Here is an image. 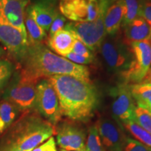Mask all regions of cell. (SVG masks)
Wrapping results in <instances>:
<instances>
[{
    "mask_svg": "<svg viewBox=\"0 0 151 151\" xmlns=\"http://www.w3.org/2000/svg\"><path fill=\"white\" fill-rule=\"evenodd\" d=\"M48 79L58 94L62 116L83 122L93 116L99 97L91 82L69 75H55Z\"/></svg>",
    "mask_w": 151,
    "mask_h": 151,
    "instance_id": "obj_1",
    "label": "cell"
},
{
    "mask_svg": "<svg viewBox=\"0 0 151 151\" xmlns=\"http://www.w3.org/2000/svg\"><path fill=\"white\" fill-rule=\"evenodd\" d=\"M17 65L39 80L55 75H69L91 82L88 67L76 65L55 54L43 43L29 45L27 51Z\"/></svg>",
    "mask_w": 151,
    "mask_h": 151,
    "instance_id": "obj_2",
    "label": "cell"
},
{
    "mask_svg": "<svg viewBox=\"0 0 151 151\" xmlns=\"http://www.w3.org/2000/svg\"><path fill=\"white\" fill-rule=\"evenodd\" d=\"M55 127L34 109L24 111L0 135V145L32 151L55 134Z\"/></svg>",
    "mask_w": 151,
    "mask_h": 151,
    "instance_id": "obj_3",
    "label": "cell"
},
{
    "mask_svg": "<svg viewBox=\"0 0 151 151\" xmlns=\"http://www.w3.org/2000/svg\"><path fill=\"white\" fill-rule=\"evenodd\" d=\"M39 81L16 65L0 98L14 104L21 112L32 110L35 106L37 86Z\"/></svg>",
    "mask_w": 151,
    "mask_h": 151,
    "instance_id": "obj_4",
    "label": "cell"
},
{
    "mask_svg": "<svg viewBox=\"0 0 151 151\" xmlns=\"http://www.w3.org/2000/svg\"><path fill=\"white\" fill-rule=\"evenodd\" d=\"M107 70L121 74L129 69L134 60L131 48L116 35H109L99 48Z\"/></svg>",
    "mask_w": 151,
    "mask_h": 151,
    "instance_id": "obj_5",
    "label": "cell"
},
{
    "mask_svg": "<svg viewBox=\"0 0 151 151\" xmlns=\"http://www.w3.org/2000/svg\"><path fill=\"white\" fill-rule=\"evenodd\" d=\"M33 109L54 127L61 121L62 115L58 94L48 78L41 79L37 83Z\"/></svg>",
    "mask_w": 151,
    "mask_h": 151,
    "instance_id": "obj_6",
    "label": "cell"
},
{
    "mask_svg": "<svg viewBox=\"0 0 151 151\" xmlns=\"http://www.w3.org/2000/svg\"><path fill=\"white\" fill-rule=\"evenodd\" d=\"M131 50L134 60L129 69L121 73L125 84L140 83L151 65V41L133 42Z\"/></svg>",
    "mask_w": 151,
    "mask_h": 151,
    "instance_id": "obj_7",
    "label": "cell"
},
{
    "mask_svg": "<svg viewBox=\"0 0 151 151\" xmlns=\"http://www.w3.org/2000/svg\"><path fill=\"white\" fill-rule=\"evenodd\" d=\"M103 14L101 10L99 18L94 21L67 22L64 28L72 31L77 39L82 41L91 51H95L99 50L107 36L104 24Z\"/></svg>",
    "mask_w": 151,
    "mask_h": 151,
    "instance_id": "obj_8",
    "label": "cell"
},
{
    "mask_svg": "<svg viewBox=\"0 0 151 151\" xmlns=\"http://www.w3.org/2000/svg\"><path fill=\"white\" fill-rule=\"evenodd\" d=\"M57 143L60 149L66 150L85 151L86 132L76 121L61 120L55 127Z\"/></svg>",
    "mask_w": 151,
    "mask_h": 151,
    "instance_id": "obj_9",
    "label": "cell"
},
{
    "mask_svg": "<svg viewBox=\"0 0 151 151\" xmlns=\"http://www.w3.org/2000/svg\"><path fill=\"white\" fill-rule=\"evenodd\" d=\"M58 7L60 12L73 22L94 21L101 14L98 0H60Z\"/></svg>",
    "mask_w": 151,
    "mask_h": 151,
    "instance_id": "obj_10",
    "label": "cell"
},
{
    "mask_svg": "<svg viewBox=\"0 0 151 151\" xmlns=\"http://www.w3.org/2000/svg\"><path fill=\"white\" fill-rule=\"evenodd\" d=\"M112 94L111 111L113 118L117 123L122 127V124L124 122L134 121L136 104L130 91L129 85H120L113 89Z\"/></svg>",
    "mask_w": 151,
    "mask_h": 151,
    "instance_id": "obj_11",
    "label": "cell"
},
{
    "mask_svg": "<svg viewBox=\"0 0 151 151\" xmlns=\"http://www.w3.org/2000/svg\"><path fill=\"white\" fill-rule=\"evenodd\" d=\"M0 41L7 49L13 60L19 63L27 51V37L13 26L0 23Z\"/></svg>",
    "mask_w": 151,
    "mask_h": 151,
    "instance_id": "obj_12",
    "label": "cell"
},
{
    "mask_svg": "<svg viewBox=\"0 0 151 151\" xmlns=\"http://www.w3.org/2000/svg\"><path fill=\"white\" fill-rule=\"evenodd\" d=\"M29 4V0H0V23L17 28L27 37L24 14Z\"/></svg>",
    "mask_w": 151,
    "mask_h": 151,
    "instance_id": "obj_13",
    "label": "cell"
},
{
    "mask_svg": "<svg viewBox=\"0 0 151 151\" xmlns=\"http://www.w3.org/2000/svg\"><path fill=\"white\" fill-rule=\"evenodd\" d=\"M96 124L106 151H123L126 136L120 124L106 118L99 119Z\"/></svg>",
    "mask_w": 151,
    "mask_h": 151,
    "instance_id": "obj_14",
    "label": "cell"
},
{
    "mask_svg": "<svg viewBox=\"0 0 151 151\" xmlns=\"http://www.w3.org/2000/svg\"><path fill=\"white\" fill-rule=\"evenodd\" d=\"M27 9L37 23L46 32L60 11L58 0H34Z\"/></svg>",
    "mask_w": 151,
    "mask_h": 151,
    "instance_id": "obj_15",
    "label": "cell"
},
{
    "mask_svg": "<svg viewBox=\"0 0 151 151\" xmlns=\"http://www.w3.org/2000/svg\"><path fill=\"white\" fill-rule=\"evenodd\" d=\"M103 21L106 32L109 35H116L122 26L125 9L123 0H108L103 8Z\"/></svg>",
    "mask_w": 151,
    "mask_h": 151,
    "instance_id": "obj_16",
    "label": "cell"
},
{
    "mask_svg": "<svg viewBox=\"0 0 151 151\" xmlns=\"http://www.w3.org/2000/svg\"><path fill=\"white\" fill-rule=\"evenodd\" d=\"M76 39V36L72 31L63 28L51 37H48L46 43L57 54L65 57L72 51Z\"/></svg>",
    "mask_w": 151,
    "mask_h": 151,
    "instance_id": "obj_17",
    "label": "cell"
},
{
    "mask_svg": "<svg viewBox=\"0 0 151 151\" xmlns=\"http://www.w3.org/2000/svg\"><path fill=\"white\" fill-rule=\"evenodd\" d=\"M127 44L133 42L151 40V28L141 17H138L130 23L122 27Z\"/></svg>",
    "mask_w": 151,
    "mask_h": 151,
    "instance_id": "obj_18",
    "label": "cell"
},
{
    "mask_svg": "<svg viewBox=\"0 0 151 151\" xmlns=\"http://www.w3.org/2000/svg\"><path fill=\"white\" fill-rule=\"evenodd\" d=\"M24 23L27 31V41L29 45L40 44L46 40V32H45L37 23L32 14H30L27 6L24 11Z\"/></svg>",
    "mask_w": 151,
    "mask_h": 151,
    "instance_id": "obj_19",
    "label": "cell"
},
{
    "mask_svg": "<svg viewBox=\"0 0 151 151\" xmlns=\"http://www.w3.org/2000/svg\"><path fill=\"white\" fill-rule=\"evenodd\" d=\"M22 112L16 106L7 100L0 101V122L5 131L19 118Z\"/></svg>",
    "mask_w": 151,
    "mask_h": 151,
    "instance_id": "obj_20",
    "label": "cell"
},
{
    "mask_svg": "<svg viewBox=\"0 0 151 151\" xmlns=\"http://www.w3.org/2000/svg\"><path fill=\"white\" fill-rule=\"evenodd\" d=\"M122 127L125 128L135 139H137L136 140L147 146L151 147V134L137 122L128 121L122 124Z\"/></svg>",
    "mask_w": 151,
    "mask_h": 151,
    "instance_id": "obj_21",
    "label": "cell"
},
{
    "mask_svg": "<svg viewBox=\"0 0 151 151\" xmlns=\"http://www.w3.org/2000/svg\"><path fill=\"white\" fill-rule=\"evenodd\" d=\"M86 149L87 151H106L101 142L97 124H92L88 130Z\"/></svg>",
    "mask_w": 151,
    "mask_h": 151,
    "instance_id": "obj_22",
    "label": "cell"
},
{
    "mask_svg": "<svg viewBox=\"0 0 151 151\" xmlns=\"http://www.w3.org/2000/svg\"><path fill=\"white\" fill-rule=\"evenodd\" d=\"M16 68V65L11 60L6 58L0 59V97Z\"/></svg>",
    "mask_w": 151,
    "mask_h": 151,
    "instance_id": "obj_23",
    "label": "cell"
},
{
    "mask_svg": "<svg viewBox=\"0 0 151 151\" xmlns=\"http://www.w3.org/2000/svg\"><path fill=\"white\" fill-rule=\"evenodd\" d=\"M125 14L122 22V27L127 25L139 16L142 0H123Z\"/></svg>",
    "mask_w": 151,
    "mask_h": 151,
    "instance_id": "obj_24",
    "label": "cell"
},
{
    "mask_svg": "<svg viewBox=\"0 0 151 151\" xmlns=\"http://www.w3.org/2000/svg\"><path fill=\"white\" fill-rule=\"evenodd\" d=\"M129 88L136 102L151 97V83L129 85Z\"/></svg>",
    "mask_w": 151,
    "mask_h": 151,
    "instance_id": "obj_25",
    "label": "cell"
},
{
    "mask_svg": "<svg viewBox=\"0 0 151 151\" xmlns=\"http://www.w3.org/2000/svg\"><path fill=\"white\" fill-rule=\"evenodd\" d=\"M134 122L151 134V114L146 109L136 106Z\"/></svg>",
    "mask_w": 151,
    "mask_h": 151,
    "instance_id": "obj_26",
    "label": "cell"
},
{
    "mask_svg": "<svg viewBox=\"0 0 151 151\" xmlns=\"http://www.w3.org/2000/svg\"><path fill=\"white\" fill-rule=\"evenodd\" d=\"M123 151H151V147L147 146L132 138L125 137Z\"/></svg>",
    "mask_w": 151,
    "mask_h": 151,
    "instance_id": "obj_27",
    "label": "cell"
},
{
    "mask_svg": "<svg viewBox=\"0 0 151 151\" xmlns=\"http://www.w3.org/2000/svg\"><path fill=\"white\" fill-rule=\"evenodd\" d=\"M66 24H67V18L59 11L56 15L55 18H54L50 29H49L48 37H51L54 34L63 29Z\"/></svg>",
    "mask_w": 151,
    "mask_h": 151,
    "instance_id": "obj_28",
    "label": "cell"
},
{
    "mask_svg": "<svg viewBox=\"0 0 151 151\" xmlns=\"http://www.w3.org/2000/svg\"><path fill=\"white\" fill-rule=\"evenodd\" d=\"M71 52L73 53L78 55L85 57V58H94V55L91 50L78 39H76V40Z\"/></svg>",
    "mask_w": 151,
    "mask_h": 151,
    "instance_id": "obj_29",
    "label": "cell"
},
{
    "mask_svg": "<svg viewBox=\"0 0 151 151\" xmlns=\"http://www.w3.org/2000/svg\"><path fill=\"white\" fill-rule=\"evenodd\" d=\"M139 16L144 19L151 28V0H142Z\"/></svg>",
    "mask_w": 151,
    "mask_h": 151,
    "instance_id": "obj_30",
    "label": "cell"
},
{
    "mask_svg": "<svg viewBox=\"0 0 151 151\" xmlns=\"http://www.w3.org/2000/svg\"><path fill=\"white\" fill-rule=\"evenodd\" d=\"M66 59L69 60V61L76 64V65H89V64L92 63L94 61V58H85V57L78 55L75 53H73L71 52L70 53L67 55L65 57Z\"/></svg>",
    "mask_w": 151,
    "mask_h": 151,
    "instance_id": "obj_31",
    "label": "cell"
},
{
    "mask_svg": "<svg viewBox=\"0 0 151 151\" xmlns=\"http://www.w3.org/2000/svg\"><path fill=\"white\" fill-rule=\"evenodd\" d=\"M32 151H58L54 137H51L49 138L46 142L43 143L42 145L36 147Z\"/></svg>",
    "mask_w": 151,
    "mask_h": 151,
    "instance_id": "obj_32",
    "label": "cell"
},
{
    "mask_svg": "<svg viewBox=\"0 0 151 151\" xmlns=\"http://www.w3.org/2000/svg\"><path fill=\"white\" fill-rule=\"evenodd\" d=\"M137 106L146 109L151 114V97L147 98L146 99L137 101Z\"/></svg>",
    "mask_w": 151,
    "mask_h": 151,
    "instance_id": "obj_33",
    "label": "cell"
},
{
    "mask_svg": "<svg viewBox=\"0 0 151 151\" xmlns=\"http://www.w3.org/2000/svg\"><path fill=\"white\" fill-rule=\"evenodd\" d=\"M141 83H151V65Z\"/></svg>",
    "mask_w": 151,
    "mask_h": 151,
    "instance_id": "obj_34",
    "label": "cell"
},
{
    "mask_svg": "<svg viewBox=\"0 0 151 151\" xmlns=\"http://www.w3.org/2000/svg\"><path fill=\"white\" fill-rule=\"evenodd\" d=\"M0 151H25V150H19V149L10 148V147L4 146L0 145Z\"/></svg>",
    "mask_w": 151,
    "mask_h": 151,
    "instance_id": "obj_35",
    "label": "cell"
},
{
    "mask_svg": "<svg viewBox=\"0 0 151 151\" xmlns=\"http://www.w3.org/2000/svg\"><path fill=\"white\" fill-rule=\"evenodd\" d=\"M5 51L3 50L2 48L0 47V59H2L4 57H5Z\"/></svg>",
    "mask_w": 151,
    "mask_h": 151,
    "instance_id": "obj_36",
    "label": "cell"
},
{
    "mask_svg": "<svg viewBox=\"0 0 151 151\" xmlns=\"http://www.w3.org/2000/svg\"><path fill=\"white\" fill-rule=\"evenodd\" d=\"M108 0H98L99 1V4H105Z\"/></svg>",
    "mask_w": 151,
    "mask_h": 151,
    "instance_id": "obj_37",
    "label": "cell"
},
{
    "mask_svg": "<svg viewBox=\"0 0 151 151\" xmlns=\"http://www.w3.org/2000/svg\"><path fill=\"white\" fill-rule=\"evenodd\" d=\"M60 151H78V150H63V149H60Z\"/></svg>",
    "mask_w": 151,
    "mask_h": 151,
    "instance_id": "obj_38",
    "label": "cell"
},
{
    "mask_svg": "<svg viewBox=\"0 0 151 151\" xmlns=\"http://www.w3.org/2000/svg\"><path fill=\"white\" fill-rule=\"evenodd\" d=\"M85 151H87V150H85Z\"/></svg>",
    "mask_w": 151,
    "mask_h": 151,
    "instance_id": "obj_39",
    "label": "cell"
},
{
    "mask_svg": "<svg viewBox=\"0 0 151 151\" xmlns=\"http://www.w3.org/2000/svg\"><path fill=\"white\" fill-rule=\"evenodd\" d=\"M150 41H151V40H150Z\"/></svg>",
    "mask_w": 151,
    "mask_h": 151,
    "instance_id": "obj_40",
    "label": "cell"
}]
</instances>
